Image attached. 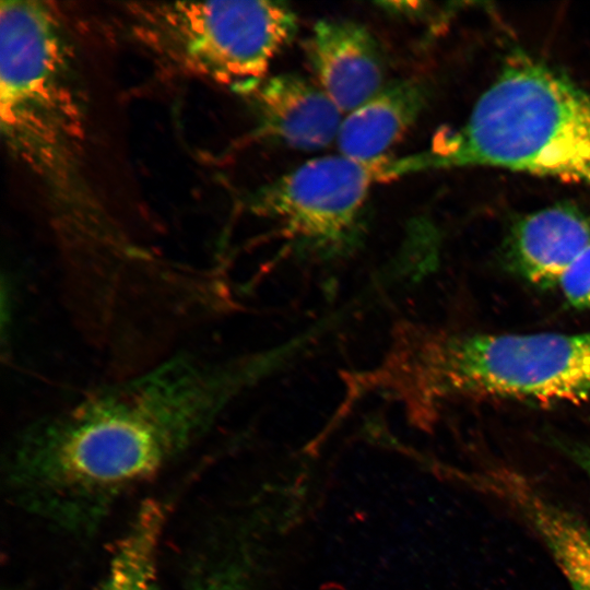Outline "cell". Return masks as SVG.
Listing matches in <instances>:
<instances>
[{"label":"cell","instance_id":"6da1fadb","mask_svg":"<svg viewBox=\"0 0 590 590\" xmlns=\"http://www.w3.org/2000/svg\"><path fill=\"white\" fill-rule=\"evenodd\" d=\"M246 370L181 352L36 420L13 440L7 481L27 511L87 533L211 428Z\"/></svg>","mask_w":590,"mask_h":590},{"label":"cell","instance_id":"7a4b0ae2","mask_svg":"<svg viewBox=\"0 0 590 590\" xmlns=\"http://www.w3.org/2000/svg\"><path fill=\"white\" fill-rule=\"evenodd\" d=\"M74 50L51 2H0V125L13 160L43 196L72 292L110 295L146 270L88 170L87 109Z\"/></svg>","mask_w":590,"mask_h":590},{"label":"cell","instance_id":"3957f363","mask_svg":"<svg viewBox=\"0 0 590 590\" xmlns=\"http://www.w3.org/2000/svg\"><path fill=\"white\" fill-rule=\"evenodd\" d=\"M464 167L503 168L590 189V93L515 51L461 127L398 158L401 177Z\"/></svg>","mask_w":590,"mask_h":590},{"label":"cell","instance_id":"277c9868","mask_svg":"<svg viewBox=\"0 0 590 590\" xmlns=\"http://www.w3.org/2000/svg\"><path fill=\"white\" fill-rule=\"evenodd\" d=\"M120 10L128 35L155 61L244 94L297 31L295 12L280 1H140Z\"/></svg>","mask_w":590,"mask_h":590},{"label":"cell","instance_id":"5b68a950","mask_svg":"<svg viewBox=\"0 0 590 590\" xmlns=\"http://www.w3.org/2000/svg\"><path fill=\"white\" fill-rule=\"evenodd\" d=\"M420 371L429 402L579 403L590 399V332L436 337L422 350Z\"/></svg>","mask_w":590,"mask_h":590},{"label":"cell","instance_id":"8992f818","mask_svg":"<svg viewBox=\"0 0 590 590\" xmlns=\"http://www.w3.org/2000/svg\"><path fill=\"white\" fill-rule=\"evenodd\" d=\"M392 164L389 155L314 158L256 189L248 208L276 222L286 237L305 248L340 252L361 238L373 187L396 180Z\"/></svg>","mask_w":590,"mask_h":590},{"label":"cell","instance_id":"52a82bcc","mask_svg":"<svg viewBox=\"0 0 590 590\" xmlns=\"http://www.w3.org/2000/svg\"><path fill=\"white\" fill-rule=\"evenodd\" d=\"M474 488L512 509L544 544L571 590H590V524L508 468H489L468 477Z\"/></svg>","mask_w":590,"mask_h":590},{"label":"cell","instance_id":"ba28073f","mask_svg":"<svg viewBox=\"0 0 590 590\" xmlns=\"http://www.w3.org/2000/svg\"><path fill=\"white\" fill-rule=\"evenodd\" d=\"M304 46L317 84L342 114L353 111L384 86L382 51L374 35L361 23L320 20Z\"/></svg>","mask_w":590,"mask_h":590},{"label":"cell","instance_id":"9c48e42d","mask_svg":"<svg viewBox=\"0 0 590 590\" xmlns=\"http://www.w3.org/2000/svg\"><path fill=\"white\" fill-rule=\"evenodd\" d=\"M257 134L303 151L337 140L342 111L323 90L296 73L266 76L248 94Z\"/></svg>","mask_w":590,"mask_h":590},{"label":"cell","instance_id":"30bf717a","mask_svg":"<svg viewBox=\"0 0 590 590\" xmlns=\"http://www.w3.org/2000/svg\"><path fill=\"white\" fill-rule=\"evenodd\" d=\"M590 246V219L575 205L555 204L517 220L506 259L526 281L556 287L563 272Z\"/></svg>","mask_w":590,"mask_h":590},{"label":"cell","instance_id":"8fae6325","mask_svg":"<svg viewBox=\"0 0 590 590\" xmlns=\"http://www.w3.org/2000/svg\"><path fill=\"white\" fill-rule=\"evenodd\" d=\"M430 97L421 78L385 84L374 96L343 118L337 143L340 154L373 160L387 154L416 122Z\"/></svg>","mask_w":590,"mask_h":590},{"label":"cell","instance_id":"7c38bea8","mask_svg":"<svg viewBox=\"0 0 590 590\" xmlns=\"http://www.w3.org/2000/svg\"><path fill=\"white\" fill-rule=\"evenodd\" d=\"M165 520V508L157 500L140 506L96 590H152Z\"/></svg>","mask_w":590,"mask_h":590},{"label":"cell","instance_id":"4fadbf2b","mask_svg":"<svg viewBox=\"0 0 590 590\" xmlns=\"http://www.w3.org/2000/svg\"><path fill=\"white\" fill-rule=\"evenodd\" d=\"M556 287L575 309H590V246L563 272Z\"/></svg>","mask_w":590,"mask_h":590},{"label":"cell","instance_id":"5bb4252c","mask_svg":"<svg viewBox=\"0 0 590 590\" xmlns=\"http://www.w3.org/2000/svg\"><path fill=\"white\" fill-rule=\"evenodd\" d=\"M187 590H243L244 570L231 559L211 562L191 576Z\"/></svg>","mask_w":590,"mask_h":590},{"label":"cell","instance_id":"9a60e30c","mask_svg":"<svg viewBox=\"0 0 590 590\" xmlns=\"http://www.w3.org/2000/svg\"><path fill=\"white\" fill-rule=\"evenodd\" d=\"M554 445L590 477V446L562 438H556Z\"/></svg>","mask_w":590,"mask_h":590}]
</instances>
